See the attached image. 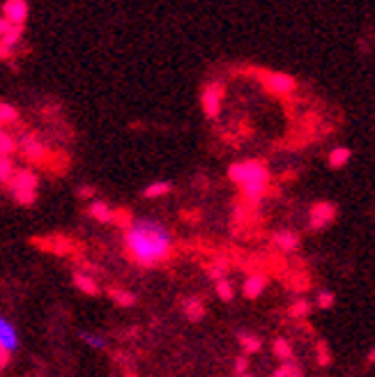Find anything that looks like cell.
<instances>
[{"instance_id": "ac0fdd59", "label": "cell", "mask_w": 375, "mask_h": 377, "mask_svg": "<svg viewBox=\"0 0 375 377\" xmlns=\"http://www.w3.org/2000/svg\"><path fill=\"white\" fill-rule=\"evenodd\" d=\"M311 313V304L306 299H297L295 304H292L290 308H288V315L292 320H302V318H306V315Z\"/></svg>"}, {"instance_id": "cb8c5ba5", "label": "cell", "mask_w": 375, "mask_h": 377, "mask_svg": "<svg viewBox=\"0 0 375 377\" xmlns=\"http://www.w3.org/2000/svg\"><path fill=\"white\" fill-rule=\"evenodd\" d=\"M23 150L28 152L30 159H39V156H42V145H39V143L32 139V136H28V139L23 141Z\"/></svg>"}, {"instance_id": "277c9868", "label": "cell", "mask_w": 375, "mask_h": 377, "mask_svg": "<svg viewBox=\"0 0 375 377\" xmlns=\"http://www.w3.org/2000/svg\"><path fill=\"white\" fill-rule=\"evenodd\" d=\"M221 99H223V85L221 83H210L203 90V111L207 118H219L221 113Z\"/></svg>"}, {"instance_id": "7a4b0ae2", "label": "cell", "mask_w": 375, "mask_h": 377, "mask_svg": "<svg viewBox=\"0 0 375 377\" xmlns=\"http://www.w3.org/2000/svg\"><path fill=\"white\" fill-rule=\"evenodd\" d=\"M228 177L242 189V196L247 198V201L256 203L261 201L265 191H267L270 170L261 161H240L228 168Z\"/></svg>"}, {"instance_id": "8992f818", "label": "cell", "mask_w": 375, "mask_h": 377, "mask_svg": "<svg viewBox=\"0 0 375 377\" xmlns=\"http://www.w3.org/2000/svg\"><path fill=\"white\" fill-rule=\"evenodd\" d=\"M3 19L10 26H17V28H23L26 19H28V3L26 0H8L3 5Z\"/></svg>"}, {"instance_id": "ffe728a7", "label": "cell", "mask_w": 375, "mask_h": 377, "mask_svg": "<svg viewBox=\"0 0 375 377\" xmlns=\"http://www.w3.org/2000/svg\"><path fill=\"white\" fill-rule=\"evenodd\" d=\"M272 349H274V354L281 361H290L292 359V347H290V343L285 340V338H276L274 345H272Z\"/></svg>"}, {"instance_id": "d4e9b609", "label": "cell", "mask_w": 375, "mask_h": 377, "mask_svg": "<svg viewBox=\"0 0 375 377\" xmlns=\"http://www.w3.org/2000/svg\"><path fill=\"white\" fill-rule=\"evenodd\" d=\"M14 141H12V136L10 134H5V132H0V156H8L14 152Z\"/></svg>"}, {"instance_id": "4316f807", "label": "cell", "mask_w": 375, "mask_h": 377, "mask_svg": "<svg viewBox=\"0 0 375 377\" xmlns=\"http://www.w3.org/2000/svg\"><path fill=\"white\" fill-rule=\"evenodd\" d=\"M316 352H318V363H320V366H330L332 354H330V347H327V343H325V340H320V343H318V345H316Z\"/></svg>"}, {"instance_id": "603a6c76", "label": "cell", "mask_w": 375, "mask_h": 377, "mask_svg": "<svg viewBox=\"0 0 375 377\" xmlns=\"http://www.w3.org/2000/svg\"><path fill=\"white\" fill-rule=\"evenodd\" d=\"M17 118H19V113L14 106L0 104V125H10V122H14Z\"/></svg>"}, {"instance_id": "5bb4252c", "label": "cell", "mask_w": 375, "mask_h": 377, "mask_svg": "<svg viewBox=\"0 0 375 377\" xmlns=\"http://www.w3.org/2000/svg\"><path fill=\"white\" fill-rule=\"evenodd\" d=\"M240 345H242V349L247 354H256V352H261L263 343L254 334H240Z\"/></svg>"}, {"instance_id": "44dd1931", "label": "cell", "mask_w": 375, "mask_h": 377, "mask_svg": "<svg viewBox=\"0 0 375 377\" xmlns=\"http://www.w3.org/2000/svg\"><path fill=\"white\" fill-rule=\"evenodd\" d=\"M216 294H219L223 301H233L235 290H233V285H230V281H226V278L216 281Z\"/></svg>"}, {"instance_id": "6da1fadb", "label": "cell", "mask_w": 375, "mask_h": 377, "mask_svg": "<svg viewBox=\"0 0 375 377\" xmlns=\"http://www.w3.org/2000/svg\"><path fill=\"white\" fill-rule=\"evenodd\" d=\"M125 246L134 263H139L141 267H154L170 256L173 237L166 225L156 218H136L127 225Z\"/></svg>"}, {"instance_id": "f1b7e54d", "label": "cell", "mask_w": 375, "mask_h": 377, "mask_svg": "<svg viewBox=\"0 0 375 377\" xmlns=\"http://www.w3.org/2000/svg\"><path fill=\"white\" fill-rule=\"evenodd\" d=\"M318 306L320 308H332L334 306V292L330 290H323L318 294Z\"/></svg>"}, {"instance_id": "4fadbf2b", "label": "cell", "mask_w": 375, "mask_h": 377, "mask_svg": "<svg viewBox=\"0 0 375 377\" xmlns=\"http://www.w3.org/2000/svg\"><path fill=\"white\" fill-rule=\"evenodd\" d=\"M90 216H92V218H97L99 223H108V221H113V210L108 207L106 203L92 201V203H90Z\"/></svg>"}, {"instance_id": "2e32d148", "label": "cell", "mask_w": 375, "mask_h": 377, "mask_svg": "<svg viewBox=\"0 0 375 377\" xmlns=\"http://www.w3.org/2000/svg\"><path fill=\"white\" fill-rule=\"evenodd\" d=\"M108 297H111L118 306H134V301H136L132 292L120 290V287H111V290H108Z\"/></svg>"}, {"instance_id": "7c38bea8", "label": "cell", "mask_w": 375, "mask_h": 377, "mask_svg": "<svg viewBox=\"0 0 375 377\" xmlns=\"http://www.w3.org/2000/svg\"><path fill=\"white\" fill-rule=\"evenodd\" d=\"M184 313H187V318L192 320V322H199L205 318V306H203V301L201 299H187L184 301Z\"/></svg>"}, {"instance_id": "9c48e42d", "label": "cell", "mask_w": 375, "mask_h": 377, "mask_svg": "<svg viewBox=\"0 0 375 377\" xmlns=\"http://www.w3.org/2000/svg\"><path fill=\"white\" fill-rule=\"evenodd\" d=\"M272 244H274L276 249H281V251H297L299 235H295V232H290V230L276 232V235L272 237Z\"/></svg>"}, {"instance_id": "836d02e7", "label": "cell", "mask_w": 375, "mask_h": 377, "mask_svg": "<svg viewBox=\"0 0 375 377\" xmlns=\"http://www.w3.org/2000/svg\"><path fill=\"white\" fill-rule=\"evenodd\" d=\"M10 56V49H5L3 44H0V58H8Z\"/></svg>"}, {"instance_id": "5b68a950", "label": "cell", "mask_w": 375, "mask_h": 377, "mask_svg": "<svg viewBox=\"0 0 375 377\" xmlns=\"http://www.w3.org/2000/svg\"><path fill=\"white\" fill-rule=\"evenodd\" d=\"M19 332L12 322L0 315V354H12L19 349Z\"/></svg>"}, {"instance_id": "d6986e66", "label": "cell", "mask_w": 375, "mask_h": 377, "mask_svg": "<svg viewBox=\"0 0 375 377\" xmlns=\"http://www.w3.org/2000/svg\"><path fill=\"white\" fill-rule=\"evenodd\" d=\"M81 338L88 347L92 349H106V338L101 334H94V332H81Z\"/></svg>"}, {"instance_id": "d6a6232c", "label": "cell", "mask_w": 375, "mask_h": 377, "mask_svg": "<svg viewBox=\"0 0 375 377\" xmlns=\"http://www.w3.org/2000/svg\"><path fill=\"white\" fill-rule=\"evenodd\" d=\"M10 28H12V26H10L8 21H5V19H0V37H3Z\"/></svg>"}, {"instance_id": "30bf717a", "label": "cell", "mask_w": 375, "mask_h": 377, "mask_svg": "<svg viewBox=\"0 0 375 377\" xmlns=\"http://www.w3.org/2000/svg\"><path fill=\"white\" fill-rule=\"evenodd\" d=\"M265 287H267V278H265V276H261V274H256V276H249L247 283H244V297L258 299L265 292Z\"/></svg>"}, {"instance_id": "e0dca14e", "label": "cell", "mask_w": 375, "mask_h": 377, "mask_svg": "<svg viewBox=\"0 0 375 377\" xmlns=\"http://www.w3.org/2000/svg\"><path fill=\"white\" fill-rule=\"evenodd\" d=\"M170 189H173V184L170 182H152L145 191H143V196L145 198H161V196L170 194Z\"/></svg>"}, {"instance_id": "f546056e", "label": "cell", "mask_w": 375, "mask_h": 377, "mask_svg": "<svg viewBox=\"0 0 375 377\" xmlns=\"http://www.w3.org/2000/svg\"><path fill=\"white\" fill-rule=\"evenodd\" d=\"M210 276H212L214 281H221L223 276H226V265L223 263H216L212 269H210Z\"/></svg>"}, {"instance_id": "52a82bcc", "label": "cell", "mask_w": 375, "mask_h": 377, "mask_svg": "<svg viewBox=\"0 0 375 377\" xmlns=\"http://www.w3.org/2000/svg\"><path fill=\"white\" fill-rule=\"evenodd\" d=\"M334 218H336V207L332 203H318L311 207V214H309V225L313 230H320L325 225H330Z\"/></svg>"}, {"instance_id": "3957f363", "label": "cell", "mask_w": 375, "mask_h": 377, "mask_svg": "<svg viewBox=\"0 0 375 377\" xmlns=\"http://www.w3.org/2000/svg\"><path fill=\"white\" fill-rule=\"evenodd\" d=\"M12 189H14V198L21 205L35 203L37 198V177L30 170H21V173L12 175Z\"/></svg>"}, {"instance_id": "484cf974", "label": "cell", "mask_w": 375, "mask_h": 377, "mask_svg": "<svg viewBox=\"0 0 375 377\" xmlns=\"http://www.w3.org/2000/svg\"><path fill=\"white\" fill-rule=\"evenodd\" d=\"M12 173H14V166H12L10 156H0V182L12 180Z\"/></svg>"}, {"instance_id": "4dcf8cb0", "label": "cell", "mask_w": 375, "mask_h": 377, "mask_svg": "<svg viewBox=\"0 0 375 377\" xmlns=\"http://www.w3.org/2000/svg\"><path fill=\"white\" fill-rule=\"evenodd\" d=\"M247 368H249V361H247V356H240V359L235 361V375H237V377L247 375Z\"/></svg>"}, {"instance_id": "8fae6325", "label": "cell", "mask_w": 375, "mask_h": 377, "mask_svg": "<svg viewBox=\"0 0 375 377\" xmlns=\"http://www.w3.org/2000/svg\"><path fill=\"white\" fill-rule=\"evenodd\" d=\"M74 285L83 294H90V297H97L99 294V285L94 283L92 276H85V274H74Z\"/></svg>"}, {"instance_id": "ba28073f", "label": "cell", "mask_w": 375, "mask_h": 377, "mask_svg": "<svg viewBox=\"0 0 375 377\" xmlns=\"http://www.w3.org/2000/svg\"><path fill=\"white\" fill-rule=\"evenodd\" d=\"M265 85H267V90L274 92V94H290L292 90H295V79L288 77V74H283V72H274V74H267Z\"/></svg>"}, {"instance_id": "e575fe53", "label": "cell", "mask_w": 375, "mask_h": 377, "mask_svg": "<svg viewBox=\"0 0 375 377\" xmlns=\"http://www.w3.org/2000/svg\"><path fill=\"white\" fill-rule=\"evenodd\" d=\"M373 361H375V352L371 349V352H368V363H373Z\"/></svg>"}, {"instance_id": "83f0119b", "label": "cell", "mask_w": 375, "mask_h": 377, "mask_svg": "<svg viewBox=\"0 0 375 377\" xmlns=\"http://www.w3.org/2000/svg\"><path fill=\"white\" fill-rule=\"evenodd\" d=\"M272 377H299V373H297V368L292 366L290 361H285L283 366H278V370Z\"/></svg>"}, {"instance_id": "d590c367", "label": "cell", "mask_w": 375, "mask_h": 377, "mask_svg": "<svg viewBox=\"0 0 375 377\" xmlns=\"http://www.w3.org/2000/svg\"><path fill=\"white\" fill-rule=\"evenodd\" d=\"M242 377H254V375H242Z\"/></svg>"}, {"instance_id": "1f68e13d", "label": "cell", "mask_w": 375, "mask_h": 377, "mask_svg": "<svg viewBox=\"0 0 375 377\" xmlns=\"http://www.w3.org/2000/svg\"><path fill=\"white\" fill-rule=\"evenodd\" d=\"M92 191H94L92 187H83V189L79 191V196L81 198H92Z\"/></svg>"}, {"instance_id": "7402d4cb", "label": "cell", "mask_w": 375, "mask_h": 377, "mask_svg": "<svg viewBox=\"0 0 375 377\" xmlns=\"http://www.w3.org/2000/svg\"><path fill=\"white\" fill-rule=\"evenodd\" d=\"M19 37H21V28H17V26H12V28L5 32L3 37H0V44L5 46V49H12L17 42H19Z\"/></svg>"}, {"instance_id": "9a60e30c", "label": "cell", "mask_w": 375, "mask_h": 377, "mask_svg": "<svg viewBox=\"0 0 375 377\" xmlns=\"http://www.w3.org/2000/svg\"><path fill=\"white\" fill-rule=\"evenodd\" d=\"M350 161V150L347 147H334L330 152V166L332 168H343Z\"/></svg>"}]
</instances>
